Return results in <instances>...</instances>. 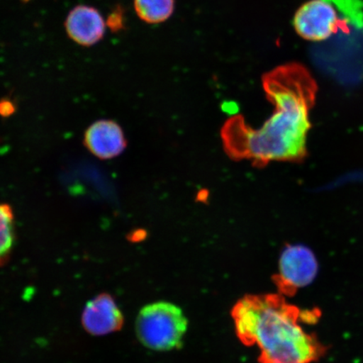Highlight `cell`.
<instances>
[{
	"label": "cell",
	"mask_w": 363,
	"mask_h": 363,
	"mask_svg": "<svg viewBox=\"0 0 363 363\" xmlns=\"http://www.w3.org/2000/svg\"><path fill=\"white\" fill-rule=\"evenodd\" d=\"M263 89L275 111L259 129H253L240 116L231 117L222 128L225 152L234 160H249L255 167L271 162H302L311 128L317 84L298 62L286 63L262 78Z\"/></svg>",
	"instance_id": "1"
},
{
	"label": "cell",
	"mask_w": 363,
	"mask_h": 363,
	"mask_svg": "<svg viewBox=\"0 0 363 363\" xmlns=\"http://www.w3.org/2000/svg\"><path fill=\"white\" fill-rule=\"evenodd\" d=\"M231 315L240 342L259 348L261 363H312L328 351L302 326L316 322L317 311L302 312L282 294L247 295Z\"/></svg>",
	"instance_id": "2"
},
{
	"label": "cell",
	"mask_w": 363,
	"mask_h": 363,
	"mask_svg": "<svg viewBox=\"0 0 363 363\" xmlns=\"http://www.w3.org/2000/svg\"><path fill=\"white\" fill-rule=\"evenodd\" d=\"M189 321L182 308L167 301L145 306L135 320L140 342L150 350L169 352L179 349L188 330Z\"/></svg>",
	"instance_id": "3"
},
{
	"label": "cell",
	"mask_w": 363,
	"mask_h": 363,
	"mask_svg": "<svg viewBox=\"0 0 363 363\" xmlns=\"http://www.w3.org/2000/svg\"><path fill=\"white\" fill-rule=\"evenodd\" d=\"M279 269L274 280L277 288L284 296H293L314 281L319 267L311 249L294 245L284 250Z\"/></svg>",
	"instance_id": "4"
},
{
	"label": "cell",
	"mask_w": 363,
	"mask_h": 363,
	"mask_svg": "<svg viewBox=\"0 0 363 363\" xmlns=\"http://www.w3.org/2000/svg\"><path fill=\"white\" fill-rule=\"evenodd\" d=\"M295 31L311 42L328 40L342 25L335 9L325 0H310L298 9L294 16Z\"/></svg>",
	"instance_id": "5"
},
{
	"label": "cell",
	"mask_w": 363,
	"mask_h": 363,
	"mask_svg": "<svg viewBox=\"0 0 363 363\" xmlns=\"http://www.w3.org/2000/svg\"><path fill=\"white\" fill-rule=\"evenodd\" d=\"M124 316L111 295L102 294L93 298L85 306L82 325L88 333L96 337L120 330Z\"/></svg>",
	"instance_id": "6"
},
{
	"label": "cell",
	"mask_w": 363,
	"mask_h": 363,
	"mask_svg": "<svg viewBox=\"0 0 363 363\" xmlns=\"http://www.w3.org/2000/svg\"><path fill=\"white\" fill-rule=\"evenodd\" d=\"M84 144L94 156L107 160L123 152L126 140L123 130L116 122L99 121L86 130Z\"/></svg>",
	"instance_id": "7"
},
{
	"label": "cell",
	"mask_w": 363,
	"mask_h": 363,
	"mask_svg": "<svg viewBox=\"0 0 363 363\" xmlns=\"http://www.w3.org/2000/svg\"><path fill=\"white\" fill-rule=\"evenodd\" d=\"M65 27L69 38L84 47L96 44L103 38L106 23L96 9L77 6L68 13Z\"/></svg>",
	"instance_id": "8"
},
{
	"label": "cell",
	"mask_w": 363,
	"mask_h": 363,
	"mask_svg": "<svg viewBox=\"0 0 363 363\" xmlns=\"http://www.w3.org/2000/svg\"><path fill=\"white\" fill-rule=\"evenodd\" d=\"M140 19L148 24H158L169 20L175 8V0H134Z\"/></svg>",
	"instance_id": "9"
},
{
	"label": "cell",
	"mask_w": 363,
	"mask_h": 363,
	"mask_svg": "<svg viewBox=\"0 0 363 363\" xmlns=\"http://www.w3.org/2000/svg\"><path fill=\"white\" fill-rule=\"evenodd\" d=\"M15 216L8 203H0V266L10 257L15 243Z\"/></svg>",
	"instance_id": "10"
},
{
	"label": "cell",
	"mask_w": 363,
	"mask_h": 363,
	"mask_svg": "<svg viewBox=\"0 0 363 363\" xmlns=\"http://www.w3.org/2000/svg\"><path fill=\"white\" fill-rule=\"evenodd\" d=\"M107 24L113 31L119 30L124 26V15L120 8L113 11L108 17Z\"/></svg>",
	"instance_id": "11"
},
{
	"label": "cell",
	"mask_w": 363,
	"mask_h": 363,
	"mask_svg": "<svg viewBox=\"0 0 363 363\" xmlns=\"http://www.w3.org/2000/svg\"><path fill=\"white\" fill-rule=\"evenodd\" d=\"M15 112V106L11 101H0V116L7 117Z\"/></svg>",
	"instance_id": "12"
}]
</instances>
